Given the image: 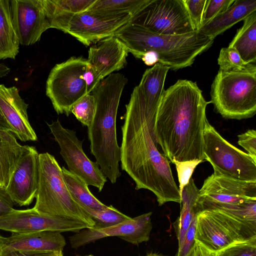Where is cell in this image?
I'll use <instances>...</instances> for the list:
<instances>
[{
  "label": "cell",
  "mask_w": 256,
  "mask_h": 256,
  "mask_svg": "<svg viewBox=\"0 0 256 256\" xmlns=\"http://www.w3.org/2000/svg\"><path fill=\"white\" fill-rule=\"evenodd\" d=\"M126 108L120 146L122 170L134 181L136 190L152 192L159 206L168 202L180 204L169 160L158 151L147 127L144 98L138 86L134 88Z\"/></svg>",
  "instance_id": "obj_1"
},
{
  "label": "cell",
  "mask_w": 256,
  "mask_h": 256,
  "mask_svg": "<svg viewBox=\"0 0 256 256\" xmlns=\"http://www.w3.org/2000/svg\"><path fill=\"white\" fill-rule=\"evenodd\" d=\"M207 102L195 82L179 80L165 90L156 114L155 135L170 162L204 160Z\"/></svg>",
  "instance_id": "obj_2"
},
{
  "label": "cell",
  "mask_w": 256,
  "mask_h": 256,
  "mask_svg": "<svg viewBox=\"0 0 256 256\" xmlns=\"http://www.w3.org/2000/svg\"><path fill=\"white\" fill-rule=\"evenodd\" d=\"M128 82L120 73H112L102 79L92 91L96 112L88 128L92 154L104 175L112 184L121 175L120 148L116 137V120L123 90Z\"/></svg>",
  "instance_id": "obj_3"
},
{
  "label": "cell",
  "mask_w": 256,
  "mask_h": 256,
  "mask_svg": "<svg viewBox=\"0 0 256 256\" xmlns=\"http://www.w3.org/2000/svg\"><path fill=\"white\" fill-rule=\"evenodd\" d=\"M114 36L135 58L140 59L145 53L152 52L158 62L175 71L192 66L214 40L199 30L177 36L158 34L130 22Z\"/></svg>",
  "instance_id": "obj_4"
},
{
  "label": "cell",
  "mask_w": 256,
  "mask_h": 256,
  "mask_svg": "<svg viewBox=\"0 0 256 256\" xmlns=\"http://www.w3.org/2000/svg\"><path fill=\"white\" fill-rule=\"evenodd\" d=\"M38 170L34 208L41 214L73 220L92 228L94 221L72 196L55 158L48 152L39 154Z\"/></svg>",
  "instance_id": "obj_5"
},
{
  "label": "cell",
  "mask_w": 256,
  "mask_h": 256,
  "mask_svg": "<svg viewBox=\"0 0 256 256\" xmlns=\"http://www.w3.org/2000/svg\"><path fill=\"white\" fill-rule=\"evenodd\" d=\"M210 96L216 111L223 118L242 120L256 113V73H228L218 70Z\"/></svg>",
  "instance_id": "obj_6"
},
{
  "label": "cell",
  "mask_w": 256,
  "mask_h": 256,
  "mask_svg": "<svg viewBox=\"0 0 256 256\" xmlns=\"http://www.w3.org/2000/svg\"><path fill=\"white\" fill-rule=\"evenodd\" d=\"M129 14H106L92 10L70 14L57 10L50 16V28L74 37L85 46H90L113 36L131 21Z\"/></svg>",
  "instance_id": "obj_7"
},
{
  "label": "cell",
  "mask_w": 256,
  "mask_h": 256,
  "mask_svg": "<svg viewBox=\"0 0 256 256\" xmlns=\"http://www.w3.org/2000/svg\"><path fill=\"white\" fill-rule=\"evenodd\" d=\"M204 160L213 167L214 174L232 179L256 182V160L224 139L206 122L204 132Z\"/></svg>",
  "instance_id": "obj_8"
},
{
  "label": "cell",
  "mask_w": 256,
  "mask_h": 256,
  "mask_svg": "<svg viewBox=\"0 0 256 256\" xmlns=\"http://www.w3.org/2000/svg\"><path fill=\"white\" fill-rule=\"evenodd\" d=\"M254 236L256 226L222 211L206 210L197 215L195 240L210 251L218 253Z\"/></svg>",
  "instance_id": "obj_9"
},
{
  "label": "cell",
  "mask_w": 256,
  "mask_h": 256,
  "mask_svg": "<svg viewBox=\"0 0 256 256\" xmlns=\"http://www.w3.org/2000/svg\"><path fill=\"white\" fill-rule=\"evenodd\" d=\"M88 64L82 57L72 56L51 70L46 82V94L58 114L68 116L72 105L88 94L82 76Z\"/></svg>",
  "instance_id": "obj_10"
},
{
  "label": "cell",
  "mask_w": 256,
  "mask_h": 256,
  "mask_svg": "<svg viewBox=\"0 0 256 256\" xmlns=\"http://www.w3.org/2000/svg\"><path fill=\"white\" fill-rule=\"evenodd\" d=\"M130 22L164 35H181L195 31L184 0H151Z\"/></svg>",
  "instance_id": "obj_11"
},
{
  "label": "cell",
  "mask_w": 256,
  "mask_h": 256,
  "mask_svg": "<svg viewBox=\"0 0 256 256\" xmlns=\"http://www.w3.org/2000/svg\"><path fill=\"white\" fill-rule=\"evenodd\" d=\"M55 141L60 148V154L66 162L68 170L76 174L87 185L102 191L107 181L98 163L91 160L82 149L83 140L76 132L64 127L58 120L46 123Z\"/></svg>",
  "instance_id": "obj_12"
},
{
  "label": "cell",
  "mask_w": 256,
  "mask_h": 256,
  "mask_svg": "<svg viewBox=\"0 0 256 256\" xmlns=\"http://www.w3.org/2000/svg\"><path fill=\"white\" fill-rule=\"evenodd\" d=\"M256 200V182L240 181L212 174L198 193L201 210H221Z\"/></svg>",
  "instance_id": "obj_13"
},
{
  "label": "cell",
  "mask_w": 256,
  "mask_h": 256,
  "mask_svg": "<svg viewBox=\"0 0 256 256\" xmlns=\"http://www.w3.org/2000/svg\"><path fill=\"white\" fill-rule=\"evenodd\" d=\"M86 228H89L80 222L41 214L34 208L24 210L13 208L0 216V230L12 233L27 234L42 231L76 233Z\"/></svg>",
  "instance_id": "obj_14"
},
{
  "label": "cell",
  "mask_w": 256,
  "mask_h": 256,
  "mask_svg": "<svg viewBox=\"0 0 256 256\" xmlns=\"http://www.w3.org/2000/svg\"><path fill=\"white\" fill-rule=\"evenodd\" d=\"M152 212L144 213L106 228H84L69 238L71 246L78 248L100 238L114 236L136 245L148 242L152 228Z\"/></svg>",
  "instance_id": "obj_15"
},
{
  "label": "cell",
  "mask_w": 256,
  "mask_h": 256,
  "mask_svg": "<svg viewBox=\"0 0 256 256\" xmlns=\"http://www.w3.org/2000/svg\"><path fill=\"white\" fill-rule=\"evenodd\" d=\"M14 26L20 44L30 46L39 41L50 28L44 0H10Z\"/></svg>",
  "instance_id": "obj_16"
},
{
  "label": "cell",
  "mask_w": 256,
  "mask_h": 256,
  "mask_svg": "<svg viewBox=\"0 0 256 256\" xmlns=\"http://www.w3.org/2000/svg\"><path fill=\"white\" fill-rule=\"evenodd\" d=\"M38 156L35 147L26 146L6 188L13 202L20 206L30 205L36 197L39 176Z\"/></svg>",
  "instance_id": "obj_17"
},
{
  "label": "cell",
  "mask_w": 256,
  "mask_h": 256,
  "mask_svg": "<svg viewBox=\"0 0 256 256\" xmlns=\"http://www.w3.org/2000/svg\"><path fill=\"white\" fill-rule=\"evenodd\" d=\"M28 106L16 87L8 88L0 84V109L13 134L22 142L38 140L28 120Z\"/></svg>",
  "instance_id": "obj_18"
},
{
  "label": "cell",
  "mask_w": 256,
  "mask_h": 256,
  "mask_svg": "<svg viewBox=\"0 0 256 256\" xmlns=\"http://www.w3.org/2000/svg\"><path fill=\"white\" fill-rule=\"evenodd\" d=\"M170 68L158 62L144 72L140 84L144 100L146 120L149 132L158 146L155 124L159 104L164 92L166 78Z\"/></svg>",
  "instance_id": "obj_19"
},
{
  "label": "cell",
  "mask_w": 256,
  "mask_h": 256,
  "mask_svg": "<svg viewBox=\"0 0 256 256\" xmlns=\"http://www.w3.org/2000/svg\"><path fill=\"white\" fill-rule=\"evenodd\" d=\"M128 52L124 44L113 36L103 39L90 47L88 61L102 80L124 66Z\"/></svg>",
  "instance_id": "obj_20"
},
{
  "label": "cell",
  "mask_w": 256,
  "mask_h": 256,
  "mask_svg": "<svg viewBox=\"0 0 256 256\" xmlns=\"http://www.w3.org/2000/svg\"><path fill=\"white\" fill-rule=\"evenodd\" d=\"M66 242L60 232L52 231L17 234L6 238L2 249L36 254L62 251Z\"/></svg>",
  "instance_id": "obj_21"
},
{
  "label": "cell",
  "mask_w": 256,
  "mask_h": 256,
  "mask_svg": "<svg viewBox=\"0 0 256 256\" xmlns=\"http://www.w3.org/2000/svg\"><path fill=\"white\" fill-rule=\"evenodd\" d=\"M256 11V0H235L225 11L202 26L199 31L213 38Z\"/></svg>",
  "instance_id": "obj_22"
},
{
  "label": "cell",
  "mask_w": 256,
  "mask_h": 256,
  "mask_svg": "<svg viewBox=\"0 0 256 256\" xmlns=\"http://www.w3.org/2000/svg\"><path fill=\"white\" fill-rule=\"evenodd\" d=\"M26 146L20 144L11 132L0 130V186L6 188Z\"/></svg>",
  "instance_id": "obj_23"
},
{
  "label": "cell",
  "mask_w": 256,
  "mask_h": 256,
  "mask_svg": "<svg viewBox=\"0 0 256 256\" xmlns=\"http://www.w3.org/2000/svg\"><path fill=\"white\" fill-rule=\"evenodd\" d=\"M199 189L190 178L181 193V210L177 220L176 234L178 249L183 242L186 232L194 216L202 211L198 201Z\"/></svg>",
  "instance_id": "obj_24"
},
{
  "label": "cell",
  "mask_w": 256,
  "mask_h": 256,
  "mask_svg": "<svg viewBox=\"0 0 256 256\" xmlns=\"http://www.w3.org/2000/svg\"><path fill=\"white\" fill-rule=\"evenodd\" d=\"M228 46L234 48L246 63L256 62V11L244 20Z\"/></svg>",
  "instance_id": "obj_25"
},
{
  "label": "cell",
  "mask_w": 256,
  "mask_h": 256,
  "mask_svg": "<svg viewBox=\"0 0 256 256\" xmlns=\"http://www.w3.org/2000/svg\"><path fill=\"white\" fill-rule=\"evenodd\" d=\"M20 44L12 22L10 0H0V60L14 59Z\"/></svg>",
  "instance_id": "obj_26"
},
{
  "label": "cell",
  "mask_w": 256,
  "mask_h": 256,
  "mask_svg": "<svg viewBox=\"0 0 256 256\" xmlns=\"http://www.w3.org/2000/svg\"><path fill=\"white\" fill-rule=\"evenodd\" d=\"M64 180L68 190L76 203L81 207L94 210L105 209L107 206L99 200L90 190L87 184L64 166L62 168Z\"/></svg>",
  "instance_id": "obj_27"
},
{
  "label": "cell",
  "mask_w": 256,
  "mask_h": 256,
  "mask_svg": "<svg viewBox=\"0 0 256 256\" xmlns=\"http://www.w3.org/2000/svg\"><path fill=\"white\" fill-rule=\"evenodd\" d=\"M151 0H96L88 10L106 14H129L132 17Z\"/></svg>",
  "instance_id": "obj_28"
},
{
  "label": "cell",
  "mask_w": 256,
  "mask_h": 256,
  "mask_svg": "<svg viewBox=\"0 0 256 256\" xmlns=\"http://www.w3.org/2000/svg\"><path fill=\"white\" fill-rule=\"evenodd\" d=\"M219 70L228 73H256L255 64L246 63L238 52L230 47L222 48L218 58Z\"/></svg>",
  "instance_id": "obj_29"
},
{
  "label": "cell",
  "mask_w": 256,
  "mask_h": 256,
  "mask_svg": "<svg viewBox=\"0 0 256 256\" xmlns=\"http://www.w3.org/2000/svg\"><path fill=\"white\" fill-rule=\"evenodd\" d=\"M81 208L93 220L94 225L92 228L99 229L114 226L132 218L124 214L112 205L102 210H94L81 207Z\"/></svg>",
  "instance_id": "obj_30"
},
{
  "label": "cell",
  "mask_w": 256,
  "mask_h": 256,
  "mask_svg": "<svg viewBox=\"0 0 256 256\" xmlns=\"http://www.w3.org/2000/svg\"><path fill=\"white\" fill-rule=\"evenodd\" d=\"M70 112L83 126H90L96 112V100L94 96L88 94L82 96L72 105Z\"/></svg>",
  "instance_id": "obj_31"
},
{
  "label": "cell",
  "mask_w": 256,
  "mask_h": 256,
  "mask_svg": "<svg viewBox=\"0 0 256 256\" xmlns=\"http://www.w3.org/2000/svg\"><path fill=\"white\" fill-rule=\"evenodd\" d=\"M52 6L62 12L77 14L88 10L96 0H50Z\"/></svg>",
  "instance_id": "obj_32"
},
{
  "label": "cell",
  "mask_w": 256,
  "mask_h": 256,
  "mask_svg": "<svg viewBox=\"0 0 256 256\" xmlns=\"http://www.w3.org/2000/svg\"><path fill=\"white\" fill-rule=\"evenodd\" d=\"M217 254L218 256H256V236L231 245Z\"/></svg>",
  "instance_id": "obj_33"
},
{
  "label": "cell",
  "mask_w": 256,
  "mask_h": 256,
  "mask_svg": "<svg viewBox=\"0 0 256 256\" xmlns=\"http://www.w3.org/2000/svg\"><path fill=\"white\" fill-rule=\"evenodd\" d=\"M206 1L207 0H184L195 31H198L202 26Z\"/></svg>",
  "instance_id": "obj_34"
},
{
  "label": "cell",
  "mask_w": 256,
  "mask_h": 256,
  "mask_svg": "<svg viewBox=\"0 0 256 256\" xmlns=\"http://www.w3.org/2000/svg\"><path fill=\"white\" fill-rule=\"evenodd\" d=\"M235 0H207L202 20V26L213 19L216 16L228 9Z\"/></svg>",
  "instance_id": "obj_35"
},
{
  "label": "cell",
  "mask_w": 256,
  "mask_h": 256,
  "mask_svg": "<svg viewBox=\"0 0 256 256\" xmlns=\"http://www.w3.org/2000/svg\"><path fill=\"white\" fill-rule=\"evenodd\" d=\"M202 162L201 161L194 160L174 162V164L176 165L180 183L178 188L180 196L184 187L188 184L190 179L194 170Z\"/></svg>",
  "instance_id": "obj_36"
},
{
  "label": "cell",
  "mask_w": 256,
  "mask_h": 256,
  "mask_svg": "<svg viewBox=\"0 0 256 256\" xmlns=\"http://www.w3.org/2000/svg\"><path fill=\"white\" fill-rule=\"evenodd\" d=\"M238 144L244 148L248 154L256 160V132L249 130L244 134H239Z\"/></svg>",
  "instance_id": "obj_37"
},
{
  "label": "cell",
  "mask_w": 256,
  "mask_h": 256,
  "mask_svg": "<svg viewBox=\"0 0 256 256\" xmlns=\"http://www.w3.org/2000/svg\"><path fill=\"white\" fill-rule=\"evenodd\" d=\"M197 215L193 218L186 232L182 245L178 249L177 256H186L195 240Z\"/></svg>",
  "instance_id": "obj_38"
},
{
  "label": "cell",
  "mask_w": 256,
  "mask_h": 256,
  "mask_svg": "<svg viewBox=\"0 0 256 256\" xmlns=\"http://www.w3.org/2000/svg\"><path fill=\"white\" fill-rule=\"evenodd\" d=\"M82 77L84 82L88 94H90L102 80L94 67L89 63Z\"/></svg>",
  "instance_id": "obj_39"
},
{
  "label": "cell",
  "mask_w": 256,
  "mask_h": 256,
  "mask_svg": "<svg viewBox=\"0 0 256 256\" xmlns=\"http://www.w3.org/2000/svg\"><path fill=\"white\" fill-rule=\"evenodd\" d=\"M14 204L6 188L0 186V216L11 211L14 208Z\"/></svg>",
  "instance_id": "obj_40"
},
{
  "label": "cell",
  "mask_w": 256,
  "mask_h": 256,
  "mask_svg": "<svg viewBox=\"0 0 256 256\" xmlns=\"http://www.w3.org/2000/svg\"><path fill=\"white\" fill-rule=\"evenodd\" d=\"M186 256H218V254L216 252L210 250L195 240Z\"/></svg>",
  "instance_id": "obj_41"
},
{
  "label": "cell",
  "mask_w": 256,
  "mask_h": 256,
  "mask_svg": "<svg viewBox=\"0 0 256 256\" xmlns=\"http://www.w3.org/2000/svg\"><path fill=\"white\" fill-rule=\"evenodd\" d=\"M44 254H45L26 252L2 248L0 250V256H42Z\"/></svg>",
  "instance_id": "obj_42"
},
{
  "label": "cell",
  "mask_w": 256,
  "mask_h": 256,
  "mask_svg": "<svg viewBox=\"0 0 256 256\" xmlns=\"http://www.w3.org/2000/svg\"><path fill=\"white\" fill-rule=\"evenodd\" d=\"M0 130H8L12 132V130L6 118H4L0 109ZM13 133V132H12Z\"/></svg>",
  "instance_id": "obj_43"
},
{
  "label": "cell",
  "mask_w": 256,
  "mask_h": 256,
  "mask_svg": "<svg viewBox=\"0 0 256 256\" xmlns=\"http://www.w3.org/2000/svg\"><path fill=\"white\" fill-rule=\"evenodd\" d=\"M42 256H63L62 251H58L51 253L45 254Z\"/></svg>",
  "instance_id": "obj_44"
},
{
  "label": "cell",
  "mask_w": 256,
  "mask_h": 256,
  "mask_svg": "<svg viewBox=\"0 0 256 256\" xmlns=\"http://www.w3.org/2000/svg\"><path fill=\"white\" fill-rule=\"evenodd\" d=\"M144 256H168L164 255L162 254H160V253H158V252H150L148 253L147 254H146V255H144Z\"/></svg>",
  "instance_id": "obj_45"
},
{
  "label": "cell",
  "mask_w": 256,
  "mask_h": 256,
  "mask_svg": "<svg viewBox=\"0 0 256 256\" xmlns=\"http://www.w3.org/2000/svg\"><path fill=\"white\" fill-rule=\"evenodd\" d=\"M6 240V238H4L0 236V250L4 246Z\"/></svg>",
  "instance_id": "obj_46"
},
{
  "label": "cell",
  "mask_w": 256,
  "mask_h": 256,
  "mask_svg": "<svg viewBox=\"0 0 256 256\" xmlns=\"http://www.w3.org/2000/svg\"><path fill=\"white\" fill-rule=\"evenodd\" d=\"M84 256H92V254H89V255Z\"/></svg>",
  "instance_id": "obj_47"
}]
</instances>
